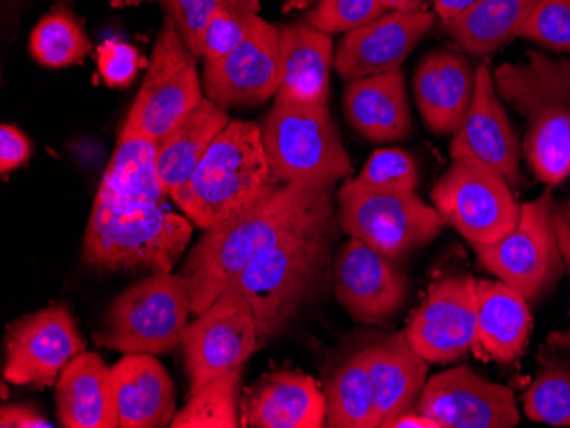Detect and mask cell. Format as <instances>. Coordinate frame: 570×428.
<instances>
[{"label": "cell", "instance_id": "obj_1", "mask_svg": "<svg viewBox=\"0 0 570 428\" xmlns=\"http://www.w3.org/2000/svg\"><path fill=\"white\" fill-rule=\"evenodd\" d=\"M333 213L332 188L272 181L252 206L205 229L179 271L187 282L191 316L209 308L262 251Z\"/></svg>", "mask_w": 570, "mask_h": 428}, {"label": "cell", "instance_id": "obj_2", "mask_svg": "<svg viewBox=\"0 0 570 428\" xmlns=\"http://www.w3.org/2000/svg\"><path fill=\"white\" fill-rule=\"evenodd\" d=\"M332 220H320L262 251L236 286L248 299L261 347L277 338L333 273Z\"/></svg>", "mask_w": 570, "mask_h": 428}, {"label": "cell", "instance_id": "obj_3", "mask_svg": "<svg viewBox=\"0 0 570 428\" xmlns=\"http://www.w3.org/2000/svg\"><path fill=\"white\" fill-rule=\"evenodd\" d=\"M528 57L495 70V91L527 120L523 152L531 171L557 187L570 175V59Z\"/></svg>", "mask_w": 570, "mask_h": 428}, {"label": "cell", "instance_id": "obj_4", "mask_svg": "<svg viewBox=\"0 0 570 428\" xmlns=\"http://www.w3.org/2000/svg\"><path fill=\"white\" fill-rule=\"evenodd\" d=\"M271 183L261 123L230 120L171 198L205 231L252 206Z\"/></svg>", "mask_w": 570, "mask_h": 428}, {"label": "cell", "instance_id": "obj_5", "mask_svg": "<svg viewBox=\"0 0 570 428\" xmlns=\"http://www.w3.org/2000/svg\"><path fill=\"white\" fill-rule=\"evenodd\" d=\"M191 235V220L165 203L136 210L92 203L82 239V265L95 271L171 273Z\"/></svg>", "mask_w": 570, "mask_h": 428}, {"label": "cell", "instance_id": "obj_6", "mask_svg": "<svg viewBox=\"0 0 570 428\" xmlns=\"http://www.w3.org/2000/svg\"><path fill=\"white\" fill-rule=\"evenodd\" d=\"M272 181L328 190L352 171L326 104L277 101L261 123Z\"/></svg>", "mask_w": 570, "mask_h": 428}, {"label": "cell", "instance_id": "obj_7", "mask_svg": "<svg viewBox=\"0 0 570 428\" xmlns=\"http://www.w3.org/2000/svg\"><path fill=\"white\" fill-rule=\"evenodd\" d=\"M188 316L184 275H149L115 297L95 340L121 354L161 356L181 344Z\"/></svg>", "mask_w": 570, "mask_h": 428}, {"label": "cell", "instance_id": "obj_8", "mask_svg": "<svg viewBox=\"0 0 570 428\" xmlns=\"http://www.w3.org/2000/svg\"><path fill=\"white\" fill-rule=\"evenodd\" d=\"M336 222L351 238L399 261L434 241L446 220L415 193L376 190L347 178L338 190Z\"/></svg>", "mask_w": 570, "mask_h": 428}, {"label": "cell", "instance_id": "obj_9", "mask_svg": "<svg viewBox=\"0 0 570 428\" xmlns=\"http://www.w3.org/2000/svg\"><path fill=\"white\" fill-rule=\"evenodd\" d=\"M552 191L521 206L520 220L494 245L475 246L480 265L527 300L546 299L562 279L563 261L556 229Z\"/></svg>", "mask_w": 570, "mask_h": 428}, {"label": "cell", "instance_id": "obj_10", "mask_svg": "<svg viewBox=\"0 0 570 428\" xmlns=\"http://www.w3.org/2000/svg\"><path fill=\"white\" fill-rule=\"evenodd\" d=\"M198 57L165 18L121 133L159 140L204 101Z\"/></svg>", "mask_w": 570, "mask_h": 428}, {"label": "cell", "instance_id": "obj_11", "mask_svg": "<svg viewBox=\"0 0 570 428\" xmlns=\"http://www.w3.org/2000/svg\"><path fill=\"white\" fill-rule=\"evenodd\" d=\"M511 185L475 159H453L432 190V203L446 223L475 246L494 245L520 220Z\"/></svg>", "mask_w": 570, "mask_h": 428}, {"label": "cell", "instance_id": "obj_12", "mask_svg": "<svg viewBox=\"0 0 570 428\" xmlns=\"http://www.w3.org/2000/svg\"><path fill=\"white\" fill-rule=\"evenodd\" d=\"M179 345L184 348L188 396L224 374L243 369L261 344L252 306L236 283L188 322Z\"/></svg>", "mask_w": 570, "mask_h": 428}, {"label": "cell", "instance_id": "obj_13", "mask_svg": "<svg viewBox=\"0 0 570 428\" xmlns=\"http://www.w3.org/2000/svg\"><path fill=\"white\" fill-rule=\"evenodd\" d=\"M76 319L67 306H48L21 316L9 325L6 335L4 379L11 385H57L62 370L82 354Z\"/></svg>", "mask_w": 570, "mask_h": 428}, {"label": "cell", "instance_id": "obj_14", "mask_svg": "<svg viewBox=\"0 0 570 428\" xmlns=\"http://www.w3.org/2000/svg\"><path fill=\"white\" fill-rule=\"evenodd\" d=\"M405 331L429 364L456 362L466 356L476 340V280L451 275L432 283Z\"/></svg>", "mask_w": 570, "mask_h": 428}, {"label": "cell", "instance_id": "obj_15", "mask_svg": "<svg viewBox=\"0 0 570 428\" xmlns=\"http://www.w3.org/2000/svg\"><path fill=\"white\" fill-rule=\"evenodd\" d=\"M332 279L338 305L364 325H386L409 299V279L393 260L355 238L333 258Z\"/></svg>", "mask_w": 570, "mask_h": 428}, {"label": "cell", "instance_id": "obj_16", "mask_svg": "<svg viewBox=\"0 0 570 428\" xmlns=\"http://www.w3.org/2000/svg\"><path fill=\"white\" fill-rule=\"evenodd\" d=\"M278 28L256 19L248 37L219 62L204 66L202 88L217 107H256L275 98L281 88Z\"/></svg>", "mask_w": 570, "mask_h": 428}, {"label": "cell", "instance_id": "obj_17", "mask_svg": "<svg viewBox=\"0 0 570 428\" xmlns=\"http://www.w3.org/2000/svg\"><path fill=\"white\" fill-rule=\"evenodd\" d=\"M417 410L441 428H512L520 424L514 392L470 367H454L425 382Z\"/></svg>", "mask_w": 570, "mask_h": 428}, {"label": "cell", "instance_id": "obj_18", "mask_svg": "<svg viewBox=\"0 0 570 428\" xmlns=\"http://www.w3.org/2000/svg\"><path fill=\"white\" fill-rule=\"evenodd\" d=\"M450 155L451 159H475L494 168L511 187L521 183L520 139L499 101L490 63L476 67L472 104L453 133Z\"/></svg>", "mask_w": 570, "mask_h": 428}, {"label": "cell", "instance_id": "obj_19", "mask_svg": "<svg viewBox=\"0 0 570 428\" xmlns=\"http://www.w3.org/2000/svg\"><path fill=\"white\" fill-rule=\"evenodd\" d=\"M432 24L434 14L425 9L386 12L345 33L335 53V70L347 82L399 70Z\"/></svg>", "mask_w": 570, "mask_h": 428}, {"label": "cell", "instance_id": "obj_20", "mask_svg": "<svg viewBox=\"0 0 570 428\" xmlns=\"http://www.w3.org/2000/svg\"><path fill=\"white\" fill-rule=\"evenodd\" d=\"M239 424L245 428L325 427V391L309 374L272 370L243 391Z\"/></svg>", "mask_w": 570, "mask_h": 428}, {"label": "cell", "instance_id": "obj_21", "mask_svg": "<svg viewBox=\"0 0 570 428\" xmlns=\"http://www.w3.org/2000/svg\"><path fill=\"white\" fill-rule=\"evenodd\" d=\"M476 69L469 57L435 50L419 63L413 94L425 125L439 136H453L472 104Z\"/></svg>", "mask_w": 570, "mask_h": 428}, {"label": "cell", "instance_id": "obj_22", "mask_svg": "<svg viewBox=\"0 0 570 428\" xmlns=\"http://www.w3.org/2000/svg\"><path fill=\"white\" fill-rule=\"evenodd\" d=\"M282 79L277 101L326 104L330 73L335 67L333 38L309 22L278 28Z\"/></svg>", "mask_w": 570, "mask_h": 428}, {"label": "cell", "instance_id": "obj_23", "mask_svg": "<svg viewBox=\"0 0 570 428\" xmlns=\"http://www.w3.org/2000/svg\"><path fill=\"white\" fill-rule=\"evenodd\" d=\"M348 127L370 142H399L412 130L402 70L348 82L344 91Z\"/></svg>", "mask_w": 570, "mask_h": 428}, {"label": "cell", "instance_id": "obj_24", "mask_svg": "<svg viewBox=\"0 0 570 428\" xmlns=\"http://www.w3.org/2000/svg\"><path fill=\"white\" fill-rule=\"evenodd\" d=\"M533 319L523 293L504 282L476 280V340L483 360L514 364L530 340Z\"/></svg>", "mask_w": 570, "mask_h": 428}, {"label": "cell", "instance_id": "obj_25", "mask_svg": "<svg viewBox=\"0 0 570 428\" xmlns=\"http://www.w3.org/2000/svg\"><path fill=\"white\" fill-rule=\"evenodd\" d=\"M120 428H159L176 415L171 377L150 354H125L111 367Z\"/></svg>", "mask_w": 570, "mask_h": 428}, {"label": "cell", "instance_id": "obj_26", "mask_svg": "<svg viewBox=\"0 0 570 428\" xmlns=\"http://www.w3.org/2000/svg\"><path fill=\"white\" fill-rule=\"evenodd\" d=\"M56 386L57 411L62 427H120L111 367L95 351L79 354L62 370Z\"/></svg>", "mask_w": 570, "mask_h": 428}, {"label": "cell", "instance_id": "obj_27", "mask_svg": "<svg viewBox=\"0 0 570 428\" xmlns=\"http://www.w3.org/2000/svg\"><path fill=\"white\" fill-rule=\"evenodd\" d=\"M364 357L383 428L419 401L428 382L429 362L412 347L405 330L364 348Z\"/></svg>", "mask_w": 570, "mask_h": 428}, {"label": "cell", "instance_id": "obj_28", "mask_svg": "<svg viewBox=\"0 0 570 428\" xmlns=\"http://www.w3.org/2000/svg\"><path fill=\"white\" fill-rule=\"evenodd\" d=\"M166 197L156 168V140L120 132L95 206L136 210L165 203Z\"/></svg>", "mask_w": 570, "mask_h": 428}, {"label": "cell", "instance_id": "obj_29", "mask_svg": "<svg viewBox=\"0 0 570 428\" xmlns=\"http://www.w3.org/2000/svg\"><path fill=\"white\" fill-rule=\"evenodd\" d=\"M229 121V115L224 108L204 98L175 129L156 140V168L166 195L171 197L190 180L205 152Z\"/></svg>", "mask_w": 570, "mask_h": 428}, {"label": "cell", "instance_id": "obj_30", "mask_svg": "<svg viewBox=\"0 0 570 428\" xmlns=\"http://www.w3.org/2000/svg\"><path fill=\"white\" fill-rule=\"evenodd\" d=\"M537 4L538 0H476L446 21V30L463 52L487 57L515 38Z\"/></svg>", "mask_w": 570, "mask_h": 428}, {"label": "cell", "instance_id": "obj_31", "mask_svg": "<svg viewBox=\"0 0 570 428\" xmlns=\"http://www.w3.org/2000/svg\"><path fill=\"white\" fill-rule=\"evenodd\" d=\"M528 418L570 427V334H552L538 354V372L523 398Z\"/></svg>", "mask_w": 570, "mask_h": 428}, {"label": "cell", "instance_id": "obj_32", "mask_svg": "<svg viewBox=\"0 0 570 428\" xmlns=\"http://www.w3.org/2000/svg\"><path fill=\"white\" fill-rule=\"evenodd\" d=\"M330 428H377L381 415L364 350L348 357L325 388Z\"/></svg>", "mask_w": 570, "mask_h": 428}, {"label": "cell", "instance_id": "obj_33", "mask_svg": "<svg viewBox=\"0 0 570 428\" xmlns=\"http://www.w3.org/2000/svg\"><path fill=\"white\" fill-rule=\"evenodd\" d=\"M30 52L47 69H66L85 62L92 43L72 12L57 9L41 18L31 31Z\"/></svg>", "mask_w": 570, "mask_h": 428}, {"label": "cell", "instance_id": "obj_34", "mask_svg": "<svg viewBox=\"0 0 570 428\" xmlns=\"http://www.w3.org/2000/svg\"><path fill=\"white\" fill-rule=\"evenodd\" d=\"M243 369L217 377L200 391L188 396V402L173 418V428H236L239 424Z\"/></svg>", "mask_w": 570, "mask_h": 428}, {"label": "cell", "instance_id": "obj_35", "mask_svg": "<svg viewBox=\"0 0 570 428\" xmlns=\"http://www.w3.org/2000/svg\"><path fill=\"white\" fill-rule=\"evenodd\" d=\"M258 11V0H223L202 37L198 59H204V66L219 62L238 48L261 18Z\"/></svg>", "mask_w": 570, "mask_h": 428}, {"label": "cell", "instance_id": "obj_36", "mask_svg": "<svg viewBox=\"0 0 570 428\" xmlns=\"http://www.w3.org/2000/svg\"><path fill=\"white\" fill-rule=\"evenodd\" d=\"M355 180L384 191L415 193L419 187L417 162L403 149H377Z\"/></svg>", "mask_w": 570, "mask_h": 428}, {"label": "cell", "instance_id": "obj_37", "mask_svg": "<svg viewBox=\"0 0 570 428\" xmlns=\"http://www.w3.org/2000/svg\"><path fill=\"white\" fill-rule=\"evenodd\" d=\"M381 0H318L306 22L328 34L348 33L386 14Z\"/></svg>", "mask_w": 570, "mask_h": 428}, {"label": "cell", "instance_id": "obj_38", "mask_svg": "<svg viewBox=\"0 0 570 428\" xmlns=\"http://www.w3.org/2000/svg\"><path fill=\"white\" fill-rule=\"evenodd\" d=\"M515 37L570 52V0H538Z\"/></svg>", "mask_w": 570, "mask_h": 428}, {"label": "cell", "instance_id": "obj_39", "mask_svg": "<svg viewBox=\"0 0 570 428\" xmlns=\"http://www.w3.org/2000/svg\"><path fill=\"white\" fill-rule=\"evenodd\" d=\"M166 18L171 19L187 47L198 57L207 22L223 0H161Z\"/></svg>", "mask_w": 570, "mask_h": 428}, {"label": "cell", "instance_id": "obj_40", "mask_svg": "<svg viewBox=\"0 0 570 428\" xmlns=\"http://www.w3.org/2000/svg\"><path fill=\"white\" fill-rule=\"evenodd\" d=\"M98 70L110 88H128L139 73L140 53L127 41L108 38L98 48Z\"/></svg>", "mask_w": 570, "mask_h": 428}, {"label": "cell", "instance_id": "obj_41", "mask_svg": "<svg viewBox=\"0 0 570 428\" xmlns=\"http://www.w3.org/2000/svg\"><path fill=\"white\" fill-rule=\"evenodd\" d=\"M31 142L18 127L4 123L0 127V171L2 175L16 171L28 162Z\"/></svg>", "mask_w": 570, "mask_h": 428}, {"label": "cell", "instance_id": "obj_42", "mask_svg": "<svg viewBox=\"0 0 570 428\" xmlns=\"http://www.w3.org/2000/svg\"><path fill=\"white\" fill-rule=\"evenodd\" d=\"M2 428H50L53 425L33 407L28 405H9L0 410Z\"/></svg>", "mask_w": 570, "mask_h": 428}, {"label": "cell", "instance_id": "obj_43", "mask_svg": "<svg viewBox=\"0 0 570 428\" xmlns=\"http://www.w3.org/2000/svg\"><path fill=\"white\" fill-rule=\"evenodd\" d=\"M556 229L563 261H566L570 270V200H566L560 206H557Z\"/></svg>", "mask_w": 570, "mask_h": 428}, {"label": "cell", "instance_id": "obj_44", "mask_svg": "<svg viewBox=\"0 0 570 428\" xmlns=\"http://www.w3.org/2000/svg\"><path fill=\"white\" fill-rule=\"evenodd\" d=\"M383 428H441V425L421 411L415 414V411L409 410L387 421Z\"/></svg>", "mask_w": 570, "mask_h": 428}, {"label": "cell", "instance_id": "obj_45", "mask_svg": "<svg viewBox=\"0 0 570 428\" xmlns=\"http://www.w3.org/2000/svg\"><path fill=\"white\" fill-rule=\"evenodd\" d=\"M432 2H434L435 14L444 21H451L472 8L476 0H432Z\"/></svg>", "mask_w": 570, "mask_h": 428}, {"label": "cell", "instance_id": "obj_46", "mask_svg": "<svg viewBox=\"0 0 570 428\" xmlns=\"http://www.w3.org/2000/svg\"><path fill=\"white\" fill-rule=\"evenodd\" d=\"M386 11H413L424 9L429 0H381Z\"/></svg>", "mask_w": 570, "mask_h": 428}, {"label": "cell", "instance_id": "obj_47", "mask_svg": "<svg viewBox=\"0 0 570 428\" xmlns=\"http://www.w3.org/2000/svg\"><path fill=\"white\" fill-rule=\"evenodd\" d=\"M8 385H2V399H8Z\"/></svg>", "mask_w": 570, "mask_h": 428}]
</instances>
